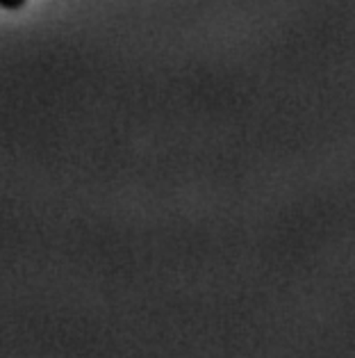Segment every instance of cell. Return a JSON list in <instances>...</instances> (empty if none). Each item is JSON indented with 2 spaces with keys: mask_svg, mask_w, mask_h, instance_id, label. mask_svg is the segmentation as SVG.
<instances>
[{
  "mask_svg": "<svg viewBox=\"0 0 355 358\" xmlns=\"http://www.w3.org/2000/svg\"><path fill=\"white\" fill-rule=\"evenodd\" d=\"M25 3L28 0H0V7H5V10H21Z\"/></svg>",
  "mask_w": 355,
  "mask_h": 358,
  "instance_id": "cell-1",
  "label": "cell"
}]
</instances>
